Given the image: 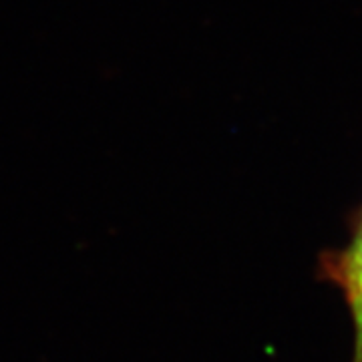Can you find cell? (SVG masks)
Here are the masks:
<instances>
[{
    "label": "cell",
    "mask_w": 362,
    "mask_h": 362,
    "mask_svg": "<svg viewBox=\"0 0 362 362\" xmlns=\"http://www.w3.org/2000/svg\"><path fill=\"white\" fill-rule=\"evenodd\" d=\"M344 284H346V294L356 326L354 362H362V226L344 258Z\"/></svg>",
    "instance_id": "cell-1"
}]
</instances>
